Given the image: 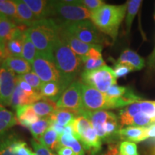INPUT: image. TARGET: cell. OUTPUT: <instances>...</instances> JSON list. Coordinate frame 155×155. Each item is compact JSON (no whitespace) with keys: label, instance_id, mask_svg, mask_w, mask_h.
I'll list each match as a JSON object with an SVG mask.
<instances>
[{"label":"cell","instance_id":"cell-1","mask_svg":"<svg viewBox=\"0 0 155 155\" xmlns=\"http://www.w3.org/2000/svg\"><path fill=\"white\" fill-rule=\"evenodd\" d=\"M82 101L83 108L88 111H105L124 108L134 103L140 101L141 98L130 89L127 94L120 98H111L96 88L82 84Z\"/></svg>","mask_w":155,"mask_h":155},{"label":"cell","instance_id":"cell-2","mask_svg":"<svg viewBox=\"0 0 155 155\" xmlns=\"http://www.w3.org/2000/svg\"><path fill=\"white\" fill-rule=\"evenodd\" d=\"M55 65L61 75V85L66 90L75 81L83 68L81 58L58 35L53 49Z\"/></svg>","mask_w":155,"mask_h":155},{"label":"cell","instance_id":"cell-3","mask_svg":"<svg viewBox=\"0 0 155 155\" xmlns=\"http://www.w3.org/2000/svg\"><path fill=\"white\" fill-rule=\"evenodd\" d=\"M58 24L52 18L42 19L28 28L26 33L35 46L38 54L55 59L53 49L58 38Z\"/></svg>","mask_w":155,"mask_h":155},{"label":"cell","instance_id":"cell-4","mask_svg":"<svg viewBox=\"0 0 155 155\" xmlns=\"http://www.w3.org/2000/svg\"><path fill=\"white\" fill-rule=\"evenodd\" d=\"M127 4L121 5H104L91 12V22L104 35L115 40L122 21L126 17Z\"/></svg>","mask_w":155,"mask_h":155},{"label":"cell","instance_id":"cell-5","mask_svg":"<svg viewBox=\"0 0 155 155\" xmlns=\"http://www.w3.org/2000/svg\"><path fill=\"white\" fill-rule=\"evenodd\" d=\"M50 18L65 22L88 20L91 12L82 5L80 1H49Z\"/></svg>","mask_w":155,"mask_h":155},{"label":"cell","instance_id":"cell-6","mask_svg":"<svg viewBox=\"0 0 155 155\" xmlns=\"http://www.w3.org/2000/svg\"><path fill=\"white\" fill-rule=\"evenodd\" d=\"M55 21L58 24L61 25L71 34L85 43L98 45L101 46L104 44L109 43L105 35L97 29L91 20H84L75 22Z\"/></svg>","mask_w":155,"mask_h":155},{"label":"cell","instance_id":"cell-7","mask_svg":"<svg viewBox=\"0 0 155 155\" xmlns=\"http://www.w3.org/2000/svg\"><path fill=\"white\" fill-rule=\"evenodd\" d=\"M81 81L83 84L88 85L104 94L111 86L116 85V78L114 70L106 65L92 71H83Z\"/></svg>","mask_w":155,"mask_h":155},{"label":"cell","instance_id":"cell-8","mask_svg":"<svg viewBox=\"0 0 155 155\" xmlns=\"http://www.w3.org/2000/svg\"><path fill=\"white\" fill-rule=\"evenodd\" d=\"M32 68L42 83L58 82L61 83V75L55 65V59H50L37 53Z\"/></svg>","mask_w":155,"mask_h":155},{"label":"cell","instance_id":"cell-9","mask_svg":"<svg viewBox=\"0 0 155 155\" xmlns=\"http://www.w3.org/2000/svg\"><path fill=\"white\" fill-rule=\"evenodd\" d=\"M82 84L81 81H75L68 87L56 102L58 109L67 108L75 111L83 109Z\"/></svg>","mask_w":155,"mask_h":155},{"label":"cell","instance_id":"cell-10","mask_svg":"<svg viewBox=\"0 0 155 155\" xmlns=\"http://www.w3.org/2000/svg\"><path fill=\"white\" fill-rule=\"evenodd\" d=\"M16 83L15 73L2 65L0 70V104L2 106H11Z\"/></svg>","mask_w":155,"mask_h":155},{"label":"cell","instance_id":"cell-11","mask_svg":"<svg viewBox=\"0 0 155 155\" xmlns=\"http://www.w3.org/2000/svg\"><path fill=\"white\" fill-rule=\"evenodd\" d=\"M56 23H57L58 26V35L80 57H83V56L86 55L91 48L98 45L87 44L81 41L79 39H78L76 37H75L73 35L71 34L69 31H68L61 25L58 24V22Z\"/></svg>","mask_w":155,"mask_h":155},{"label":"cell","instance_id":"cell-12","mask_svg":"<svg viewBox=\"0 0 155 155\" xmlns=\"http://www.w3.org/2000/svg\"><path fill=\"white\" fill-rule=\"evenodd\" d=\"M28 28L25 25H20L12 38L6 42L3 49L4 59L9 57L22 58L23 42Z\"/></svg>","mask_w":155,"mask_h":155},{"label":"cell","instance_id":"cell-13","mask_svg":"<svg viewBox=\"0 0 155 155\" xmlns=\"http://www.w3.org/2000/svg\"><path fill=\"white\" fill-rule=\"evenodd\" d=\"M78 140L83 145L84 150L92 154H96L101 149L102 140L98 137L93 126L80 134Z\"/></svg>","mask_w":155,"mask_h":155},{"label":"cell","instance_id":"cell-14","mask_svg":"<svg viewBox=\"0 0 155 155\" xmlns=\"http://www.w3.org/2000/svg\"><path fill=\"white\" fill-rule=\"evenodd\" d=\"M20 25H17L8 17L0 15V47L2 51L6 42L12 38Z\"/></svg>","mask_w":155,"mask_h":155},{"label":"cell","instance_id":"cell-15","mask_svg":"<svg viewBox=\"0 0 155 155\" xmlns=\"http://www.w3.org/2000/svg\"><path fill=\"white\" fill-rule=\"evenodd\" d=\"M3 66L18 75H25L32 71V65L23 58L9 57L5 58Z\"/></svg>","mask_w":155,"mask_h":155},{"label":"cell","instance_id":"cell-16","mask_svg":"<svg viewBox=\"0 0 155 155\" xmlns=\"http://www.w3.org/2000/svg\"><path fill=\"white\" fill-rule=\"evenodd\" d=\"M15 110L18 122L25 127L29 128L40 119V118L34 111L32 104L19 106Z\"/></svg>","mask_w":155,"mask_h":155},{"label":"cell","instance_id":"cell-17","mask_svg":"<svg viewBox=\"0 0 155 155\" xmlns=\"http://www.w3.org/2000/svg\"><path fill=\"white\" fill-rule=\"evenodd\" d=\"M147 127H127L121 128L118 132V137L123 140L133 143H138L144 141V137Z\"/></svg>","mask_w":155,"mask_h":155},{"label":"cell","instance_id":"cell-18","mask_svg":"<svg viewBox=\"0 0 155 155\" xmlns=\"http://www.w3.org/2000/svg\"><path fill=\"white\" fill-rule=\"evenodd\" d=\"M15 3L17 5L18 18L21 25H24L30 28L40 21L37 18L34 13L25 5L22 0H15Z\"/></svg>","mask_w":155,"mask_h":155},{"label":"cell","instance_id":"cell-19","mask_svg":"<svg viewBox=\"0 0 155 155\" xmlns=\"http://www.w3.org/2000/svg\"><path fill=\"white\" fill-rule=\"evenodd\" d=\"M115 63H124L131 66L134 71H139L144 67V60L139 54L131 50H125Z\"/></svg>","mask_w":155,"mask_h":155},{"label":"cell","instance_id":"cell-20","mask_svg":"<svg viewBox=\"0 0 155 155\" xmlns=\"http://www.w3.org/2000/svg\"><path fill=\"white\" fill-rule=\"evenodd\" d=\"M79 116H81V110L75 111L67 108H59L50 116V119L52 122L66 127L72 123L73 120Z\"/></svg>","mask_w":155,"mask_h":155},{"label":"cell","instance_id":"cell-21","mask_svg":"<svg viewBox=\"0 0 155 155\" xmlns=\"http://www.w3.org/2000/svg\"><path fill=\"white\" fill-rule=\"evenodd\" d=\"M28 7L40 20L50 18L49 1L44 0H23Z\"/></svg>","mask_w":155,"mask_h":155},{"label":"cell","instance_id":"cell-22","mask_svg":"<svg viewBox=\"0 0 155 155\" xmlns=\"http://www.w3.org/2000/svg\"><path fill=\"white\" fill-rule=\"evenodd\" d=\"M65 91L61 83L48 82L42 83L40 94L43 98L57 102Z\"/></svg>","mask_w":155,"mask_h":155},{"label":"cell","instance_id":"cell-23","mask_svg":"<svg viewBox=\"0 0 155 155\" xmlns=\"http://www.w3.org/2000/svg\"><path fill=\"white\" fill-rule=\"evenodd\" d=\"M42 98H38V97L30 96L27 94L22 88L19 87L16 83L14 93H13L12 98L11 106L14 109L19 106H22L25 105H31L37 101H39Z\"/></svg>","mask_w":155,"mask_h":155},{"label":"cell","instance_id":"cell-24","mask_svg":"<svg viewBox=\"0 0 155 155\" xmlns=\"http://www.w3.org/2000/svg\"><path fill=\"white\" fill-rule=\"evenodd\" d=\"M32 106L37 115L41 118L50 117L58 109L55 102L47 98H42L34 103Z\"/></svg>","mask_w":155,"mask_h":155},{"label":"cell","instance_id":"cell-25","mask_svg":"<svg viewBox=\"0 0 155 155\" xmlns=\"http://www.w3.org/2000/svg\"><path fill=\"white\" fill-rule=\"evenodd\" d=\"M39 142L51 151H58L62 147L60 142V136L50 127L39 139Z\"/></svg>","mask_w":155,"mask_h":155},{"label":"cell","instance_id":"cell-26","mask_svg":"<svg viewBox=\"0 0 155 155\" xmlns=\"http://www.w3.org/2000/svg\"><path fill=\"white\" fill-rule=\"evenodd\" d=\"M18 123L14 113L6 109L0 104V136Z\"/></svg>","mask_w":155,"mask_h":155},{"label":"cell","instance_id":"cell-27","mask_svg":"<svg viewBox=\"0 0 155 155\" xmlns=\"http://www.w3.org/2000/svg\"><path fill=\"white\" fill-rule=\"evenodd\" d=\"M0 15L8 17L17 25H21L15 0H0Z\"/></svg>","mask_w":155,"mask_h":155},{"label":"cell","instance_id":"cell-28","mask_svg":"<svg viewBox=\"0 0 155 155\" xmlns=\"http://www.w3.org/2000/svg\"><path fill=\"white\" fill-rule=\"evenodd\" d=\"M127 9L125 17V23L127 32L129 33L134 19L135 16L139 10V8H140L141 4H142V1L141 0H129V1H127Z\"/></svg>","mask_w":155,"mask_h":155},{"label":"cell","instance_id":"cell-29","mask_svg":"<svg viewBox=\"0 0 155 155\" xmlns=\"http://www.w3.org/2000/svg\"><path fill=\"white\" fill-rule=\"evenodd\" d=\"M60 142L62 147H69L77 155H85V151L83 145L74 136L63 134L60 137Z\"/></svg>","mask_w":155,"mask_h":155},{"label":"cell","instance_id":"cell-30","mask_svg":"<svg viewBox=\"0 0 155 155\" xmlns=\"http://www.w3.org/2000/svg\"><path fill=\"white\" fill-rule=\"evenodd\" d=\"M52 121L50 117L40 118V119L28 128L35 139L37 141L51 127Z\"/></svg>","mask_w":155,"mask_h":155},{"label":"cell","instance_id":"cell-31","mask_svg":"<svg viewBox=\"0 0 155 155\" xmlns=\"http://www.w3.org/2000/svg\"><path fill=\"white\" fill-rule=\"evenodd\" d=\"M17 139L15 135L6 132L0 136V155H16L12 147Z\"/></svg>","mask_w":155,"mask_h":155},{"label":"cell","instance_id":"cell-32","mask_svg":"<svg viewBox=\"0 0 155 155\" xmlns=\"http://www.w3.org/2000/svg\"><path fill=\"white\" fill-rule=\"evenodd\" d=\"M37 53L36 48L31 41L28 35L25 32L24 37V42H23V50H22V58L26 60L29 63L32 65L33 63Z\"/></svg>","mask_w":155,"mask_h":155},{"label":"cell","instance_id":"cell-33","mask_svg":"<svg viewBox=\"0 0 155 155\" xmlns=\"http://www.w3.org/2000/svg\"><path fill=\"white\" fill-rule=\"evenodd\" d=\"M21 78L23 79L25 81H26L29 85H30L31 87L36 92L40 93V88L42 85V81L40 80L38 75L36 74L34 71L26 73L25 75H18Z\"/></svg>","mask_w":155,"mask_h":155},{"label":"cell","instance_id":"cell-34","mask_svg":"<svg viewBox=\"0 0 155 155\" xmlns=\"http://www.w3.org/2000/svg\"><path fill=\"white\" fill-rule=\"evenodd\" d=\"M83 63V71H92V70L98 69L106 65L105 61L103 58L101 59H93L86 57H81Z\"/></svg>","mask_w":155,"mask_h":155},{"label":"cell","instance_id":"cell-35","mask_svg":"<svg viewBox=\"0 0 155 155\" xmlns=\"http://www.w3.org/2000/svg\"><path fill=\"white\" fill-rule=\"evenodd\" d=\"M12 150L16 155H35V153L31 150L26 142L18 139L15 141Z\"/></svg>","mask_w":155,"mask_h":155},{"label":"cell","instance_id":"cell-36","mask_svg":"<svg viewBox=\"0 0 155 155\" xmlns=\"http://www.w3.org/2000/svg\"><path fill=\"white\" fill-rule=\"evenodd\" d=\"M119 151L122 155H139L135 143L124 141L119 144Z\"/></svg>","mask_w":155,"mask_h":155},{"label":"cell","instance_id":"cell-37","mask_svg":"<svg viewBox=\"0 0 155 155\" xmlns=\"http://www.w3.org/2000/svg\"><path fill=\"white\" fill-rule=\"evenodd\" d=\"M131 88H127L125 86H117V85H114V86H111L107 92L105 93L106 96L111 97V98H120L124 96L126 94L129 92V91Z\"/></svg>","mask_w":155,"mask_h":155},{"label":"cell","instance_id":"cell-38","mask_svg":"<svg viewBox=\"0 0 155 155\" xmlns=\"http://www.w3.org/2000/svg\"><path fill=\"white\" fill-rule=\"evenodd\" d=\"M113 70L116 78L124 77L129 74V73L134 71V69L132 68L127 65V64L118 63H115Z\"/></svg>","mask_w":155,"mask_h":155},{"label":"cell","instance_id":"cell-39","mask_svg":"<svg viewBox=\"0 0 155 155\" xmlns=\"http://www.w3.org/2000/svg\"><path fill=\"white\" fill-rule=\"evenodd\" d=\"M31 144L33 147L35 155H56L53 151L42 145L35 139H31Z\"/></svg>","mask_w":155,"mask_h":155},{"label":"cell","instance_id":"cell-40","mask_svg":"<svg viewBox=\"0 0 155 155\" xmlns=\"http://www.w3.org/2000/svg\"><path fill=\"white\" fill-rule=\"evenodd\" d=\"M80 2L91 12L106 5L105 2L102 0H81Z\"/></svg>","mask_w":155,"mask_h":155},{"label":"cell","instance_id":"cell-41","mask_svg":"<svg viewBox=\"0 0 155 155\" xmlns=\"http://www.w3.org/2000/svg\"><path fill=\"white\" fill-rule=\"evenodd\" d=\"M102 155H122L119 151V145L111 144Z\"/></svg>","mask_w":155,"mask_h":155},{"label":"cell","instance_id":"cell-42","mask_svg":"<svg viewBox=\"0 0 155 155\" xmlns=\"http://www.w3.org/2000/svg\"><path fill=\"white\" fill-rule=\"evenodd\" d=\"M150 138H155V124L147 127L144 137V141Z\"/></svg>","mask_w":155,"mask_h":155},{"label":"cell","instance_id":"cell-43","mask_svg":"<svg viewBox=\"0 0 155 155\" xmlns=\"http://www.w3.org/2000/svg\"><path fill=\"white\" fill-rule=\"evenodd\" d=\"M58 155H77L71 148L62 147L58 151Z\"/></svg>","mask_w":155,"mask_h":155},{"label":"cell","instance_id":"cell-44","mask_svg":"<svg viewBox=\"0 0 155 155\" xmlns=\"http://www.w3.org/2000/svg\"><path fill=\"white\" fill-rule=\"evenodd\" d=\"M51 127L53 128L54 130H55L56 132L58 134V135H59L60 137L63 134L65 127L58 124H57V123H54V122H52Z\"/></svg>","mask_w":155,"mask_h":155},{"label":"cell","instance_id":"cell-45","mask_svg":"<svg viewBox=\"0 0 155 155\" xmlns=\"http://www.w3.org/2000/svg\"><path fill=\"white\" fill-rule=\"evenodd\" d=\"M148 64L151 67H153L154 65H155V48L154 51L152 52V53L150 55V58H149Z\"/></svg>","mask_w":155,"mask_h":155},{"label":"cell","instance_id":"cell-46","mask_svg":"<svg viewBox=\"0 0 155 155\" xmlns=\"http://www.w3.org/2000/svg\"><path fill=\"white\" fill-rule=\"evenodd\" d=\"M148 155H155V144L154 146L151 147L150 151H149Z\"/></svg>","mask_w":155,"mask_h":155},{"label":"cell","instance_id":"cell-47","mask_svg":"<svg viewBox=\"0 0 155 155\" xmlns=\"http://www.w3.org/2000/svg\"><path fill=\"white\" fill-rule=\"evenodd\" d=\"M1 58H4V53L2 48H0V59H1Z\"/></svg>","mask_w":155,"mask_h":155},{"label":"cell","instance_id":"cell-48","mask_svg":"<svg viewBox=\"0 0 155 155\" xmlns=\"http://www.w3.org/2000/svg\"><path fill=\"white\" fill-rule=\"evenodd\" d=\"M3 62H4V58H1V59H0V70H1L2 67L3 65Z\"/></svg>","mask_w":155,"mask_h":155},{"label":"cell","instance_id":"cell-49","mask_svg":"<svg viewBox=\"0 0 155 155\" xmlns=\"http://www.w3.org/2000/svg\"><path fill=\"white\" fill-rule=\"evenodd\" d=\"M154 18H155V15H154Z\"/></svg>","mask_w":155,"mask_h":155},{"label":"cell","instance_id":"cell-50","mask_svg":"<svg viewBox=\"0 0 155 155\" xmlns=\"http://www.w3.org/2000/svg\"><path fill=\"white\" fill-rule=\"evenodd\" d=\"M0 48H1V47H0Z\"/></svg>","mask_w":155,"mask_h":155}]
</instances>
